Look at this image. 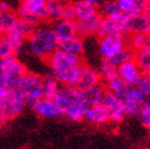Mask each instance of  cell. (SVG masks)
Wrapping results in <instances>:
<instances>
[{"instance_id": "obj_6", "label": "cell", "mask_w": 150, "mask_h": 149, "mask_svg": "<svg viewBox=\"0 0 150 149\" xmlns=\"http://www.w3.org/2000/svg\"><path fill=\"white\" fill-rule=\"evenodd\" d=\"M127 48L126 35L122 34H109L99 38V53L104 60H110L112 56Z\"/></svg>"}, {"instance_id": "obj_19", "label": "cell", "mask_w": 150, "mask_h": 149, "mask_svg": "<svg viewBox=\"0 0 150 149\" xmlns=\"http://www.w3.org/2000/svg\"><path fill=\"white\" fill-rule=\"evenodd\" d=\"M57 49L65 51V53H69L74 56L81 57L82 54L84 53V39L79 35H74L72 38L59 42Z\"/></svg>"}, {"instance_id": "obj_38", "label": "cell", "mask_w": 150, "mask_h": 149, "mask_svg": "<svg viewBox=\"0 0 150 149\" xmlns=\"http://www.w3.org/2000/svg\"><path fill=\"white\" fill-rule=\"evenodd\" d=\"M144 16L150 21V0H144V4H143V12Z\"/></svg>"}, {"instance_id": "obj_11", "label": "cell", "mask_w": 150, "mask_h": 149, "mask_svg": "<svg viewBox=\"0 0 150 149\" xmlns=\"http://www.w3.org/2000/svg\"><path fill=\"white\" fill-rule=\"evenodd\" d=\"M96 35L104 37V35H109V34H122L126 35L125 33V28H123V22L121 21H116V20H111L106 17H100L98 28H96Z\"/></svg>"}, {"instance_id": "obj_37", "label": "cell", "mask_w": 150, "mask_h": 149, "mask_svg": "<svg viewBox=\"0 0 150 149\" xmlns=\"http://www.w3.org/2000/svg\"><path fill=\"white\" fill-rule=\"evenodd\" d=\"M125 110L127 116H138L140 113V105H136V104H128L125 103Z\"/></svg>"}, {"instance_id": "obj_29", "label": "cell", "mask_w": 150, "mask_h": 149, "mask_svg": "<svg viewBox=\"0 0 150 149\" xmlns=\"http://www.w3.org/2000/svg\"><path fill=\"white\" fill-rule=\"evenodd\" d=\"M101 79H104L105 82H109L111 79H114L116 77H118L117 73V67L115 65H112L109 60H104L100 65V70L98 71Z\"/></svg>"}, {"instance_id": "obj_35", "label": "cell", "mask_w": 150, "mask_h": 149, "mask_svg": "<svg viewBox=\"0 0 150 149\" xmlns=\"http://www.w3.org/2000/svg\"><path fill=\"white\" fill-rule=\"evenodd\" d=\"M136 87L143 93L145 99H150V77L149 76H146V74H144V73L142 74V77L138 81Z\"/></svg>"}, {"instance_id": "obj_28", "label": "cell", "mask_w": 150, "mask_h": 149, "mask_svg": "<svg viewBox=\"0 0 150 149\" xmlns=\"http://www.w3.org/2000/svg\"><path fill=\"white\" fill-rule=\"evenodd\" d=\"M62 4L60 0H47L45 4V15L47 20L59 21L61 20V9Z\"/></svg>"}, {"instance_id": "obj_36", "label": "cell", "mask_w": 150, "mask_h": 149, "mask_svg": "<svg viewBox=\"0 0 150 149\" xmlns=\"http://www.w3.org/2000/svg\"><path fill=\"white\" fill-rule=\"evenodd\" d=\"M61 20L66 21H76V12L72 3H64L61 9Z\"/></svg>"}, {"instance_id": "obj_15", "label": "cell", "mask_w": 150, "mask_h": 149, "mask_svg": "<svg viewBox=\"0 0 150 149\" xmlns=\"http://www.w3.org/2000/svg\"><path fill=\"white\" fill-rule=\"evenodd\" d=\"M100 17H101L100 15L96 13V15H94V16L87 17V18H83V20H76L74 23H76L77 35L82 37V38L84 39L86 37H91V35L95 34Z\"/></svg>"}, {"instance_id": "obj_22", "label": "cell", "mask_w": 150, "mask_h": 149, "mask_svg": "<svg viewBox=\"0 0 150 149\" xmlns=\"http://www.w3.org/2000/svg\"><path fill=\"white\" fill-rule=\"evenodd\" d=\"M120 11L125 15H139L143 12V4L144 0H116Z\"/></svg>"}, {"instance_id": "obj_18", "label": "cell", "mask_w": 150, "mask_h": 149, "mask_svg": "<svg viewBox=\"0 0 150 149\" xmlns=\"http://www.w3.org/2000/svg\"><path fill=\"white\" fill-rule=\"evenodd\" d=\"M45 4H47V0H21L18 11L35 15V16H38L43 21V20H47Z\"/></svg>"}, {"instance_id": "obj_40", "label": "cell", "mask_w": 150, "mask_h": 149, "mask_svg": "<svg viewBox=\"0 0 150 149\" xmlns=\"http://www.w3.org/2000/svg\"><path fill=\"white\" fill-rule=\"evenodd\" d=\"M83 1H86L87 4L92 5V6H94V7H98L99 4H100V0H83Z\"/></svg>"}, {"instance_id": "obj_41", "label": "cell", "mask_w": 150, "mask_h": 149, "mask_svg": "<svg viewBox=\"0 0 150 149\" xmlns=\"http://www.w3.org/2000/svg\"><path fill=\"white\" fill-rule=\"evenodd\" d=\"M145 49L150 50V34L146 35V43H145Z\"/></svg>"}, {"instance_id": "obj_44", "label": "cell", "mask_w": 150, "mask_h": 149, "mask_svg": "<svg viewBox=\"0 0 150 149\" xmlns=\"http://www.w3.org/2000/svg\"><path fill=\"white\" fill-rule=\"evenodd\" d=\"M148 34H150V28H149V33H148Z\"/></svg>"}, {"instance_id": "obj_5", "label": "cell", "mask_w": 150, "mask_h": 149, "mask_svg": "<svg viewBox=\"0 0 150 149\" xmlns=\"http://www.w3.org/2000/svg\"><path fill=\"white\" fill-rule=\"evenodd\" d=\"M47 61L49 65L51 76H56V74L61 73L66 69L71 67V66H76V65L82 64L81 57L74 56L69 53H65V51L60 50V49H56L54 53L47 59Z\"/></svg>"}, {"instance_id": "obj_34", "label": "cell", "mask_w": 150, "mask_h": 149, "mask_svg": "<svg viewBox=\"0 0 150 149\" xmlns=\"http://www.w3.org/2000/svg\"><path fill=\"white\" fill-rule=\"evenodd\" d=\"M143 127L150 131V99H146L140 106V113L138 115Z\"/></svg>"}, {"instance_id": "obj_24", "label": "cell", "mask_w": 150, "mask_h": 149, "mask_svg": "<svg viewBox=\"0 0 150 149\" xmlns=\"http://www.w3.org/2000/svg\"><path fill=\"white\" fill-rule=\"evenodd\" d=\"M73 7H74V12H76V20H83V18L91 17L96 13H99L96 7L87 4L83 0H79V1L74 3Z\"/></svg>"}, {"instance_id": "obj_20", "label": "cell", "mask_w": 150, "mask_h": 149, "mask_svg": "<svg viewBox=\"0 0 150 149\" xmlns=\"http://www.w3.org/2000/svg\"><path fill=\"white\" fill-rule=\"evenodd\" d=\"M52 31L55 33V37L59 42L72 38L77 35L76 31V23L73 21H66V20H59L56 21L55 26L52 27Z\"/></svg>"}, {"instance_id": "obj_14", "label": "cell", "mask_w": 150, "mask_h": 149, "mask_svg": "<svg viewBox=\"0 0 150 149\" xmlns=\"http://www.w3.org/2000/svg\"><path fill=\"white\" fill-rule=\"evenodd\" d=\"M84 120L94 125H105L110 122L109 111L103 104H96V105L88 106L84 113Z\"/></svg>"}, {"instance_id": "obj_8", "label": "cell", "mask_w": 150, "mask_h": 149, "mask_svg": "<svg viewBox=\"0 0 150 149\" xmlns=\"http://www.w3.org/2000/svg\"><path fill=\"white\" fill-rule=\"evenodd\" d=\"M32 27H29L28 25H26L25 22H22L20 20H17V22L15 23L11 29L6 33V35L9 37V39L11 40L12 45L15 47V50H16V54L18 51H21V49L23 48V43L25 40L28 39V37L31 35V33L33 32Z\"/></svg>"}, {"instance_id": "obj_26", "label": "cell", "mask_w": 150, "mask_h": 149, "mask_svg": "<svg viewBox=\"0 0 150 149\" xmlns=\"http://www.w3.org/2000/svg\"><path fill=\"white\" fill-rule=\"evenodd\" d=\"M121 98H122L123 103L136 104V105H140V106H142V104L146 100L143 93H142L137 87H127L126 92L123 93Z\"/></svg>"}, {"instance_id": "obj_7", "label": "cell", "mask_w": 150, "mask_h": 149, "mask_svg": "<svg viewBox=\"0 0 150 149\" xmlns=\"http://www.w3.org/2000/svg\"><path fill=\"white\" fill-rule=\"evenodd\" d=\"M101 104L108 109L111 122L120 123L126 118L127 115H126V110H125V103L121 96L106 91Z\"/></svg>"}, {"instance_id": "obj_27", "label": "cell", "mask_w": 150, "mask_h": 149, "mask_svg": "<svg viewBox=\"0 0 150 149\" xmlns=\"http://www.w3.org/2000/svg\"><path fill=\"white\" fill-rule=\"evenodd\" d=\"M133 61L137 64L139 70L145 73L150 70V50L148 49H140L136 51L133 55Z\"/></svg>"}, {"instance_id": "obj_9", "label": "cell", "mask_w": 150, "mask_h": 149, "mask_svg": "<svg viewBox=\"0 0 150 149\" xmlns=\"http://www.w3.org/2000/svg\"><path fill=\"white\" fill-rule=\"evenodd\" d=\"M123 28L126 34H148L150 21L143 13L134 15V16L127 15V18L123 22Z\"/></svg>"}, {"instance_id": "obj_2", "label": "cell", "mask_w": 150, "mask_h": 149, "mask_svg": "<svg viewBox=\"0 0 150 149\" xmlns=\"http://www.w3.org/2000/svg\"><path fill=\"white\" fill-rule=\"evenodd\" d=\"M26 73V66L16 55L0 59V87L17 88Z\"/></svg>"}, {"instance_id": "obj_16", "label": "cell", "mask_w": 150, "mask_h": 149, "mask_svg": "<svg viewBox=\"0 0 150 149\" xmlns=\"http://www.w3.org/2000/svg\"><path fill=\"white\" fill-rule=\"evenodd\" d=\"M18 20L17 13L5 1H0V34H6Z\"/></svg>"}, {"instance_id": "obj_33", "label": "cell", "mask_w": 150, "mask_h": 149, "mask_svg": "<svg viewBox=\"0 0 150 149\" xmlns=\"http://www.w3.org/2000/svg\"><path fill=\"white\" fill-rule=\"evenodd\" d=\"M106 88H108V92H111L118 96H122L127 89V86L123 83V81L120 77H116L114 79L106 82Z\"/></svg>"}, {"instance_id": "obj_13", "label": "cell", "mask_w": 150, "mask_h": 149, "mask_svg": "<svg viewBox=\"0 0 150 149\" xmlns=\"http://www.w3.org/2000/svg\"><path fill=\"white\" fill-rule=\"evenodd\" d=\"M101 84V77L99 72L94 70L91 66L83 65L82 66V71H81V77L77 83V88L79 89H88L95 86Z\"/></svg>"}, {"instance_id": "obj_43", "label": "cell", "mask_w": 150, "mask_h": 149, "mask_svg": "<svg viewBox=\"0 0 150 149\" xmlns=\"http://www.w3.org/2000/svg\"><path fill=\"white\" fill-rule=\"evenodd\" d=\"M144 74H146V76H149V77H150V70H149V71H148V72H145V73H144Z\"/></svg>"}, {"instance_id": "obj_10", "label": "cell", "mask_w": 150, "mask_h": 149, "mask_svg": "<svg viewBox=\"0 0 150 149\" xmlns=\"http://www.w3.org/2000/svg\"><path fill=\"white\" fill-rule=\"evenodd\" d=\"M117 73H118V77L123 81V83L127 87H136L138 81L142 77V74H143V72L139 70L137 64L133 60L120 65L117 67Z\"/></svg>"}, {"instance_id": "obj_25", "label": "cell", "mask_w": 150, "mask_h": 149, "mask_svg": "<svg viewBox=\"0 0 150 149\" xmlns=\"http://www.w3.org/2000/svg\"><path fill=\"white\" fill-rule=\"evenodd\" d=\"M61 84L57 82L54 76H47L44 77V98L54 99L55 96L61 91Z\"/></svg>"}, {"instance_id": "obj_39", "label": "cell", "mask_w": 150, "mask_h": 149, "mask_svg": "<svg viewBox=\"0 0 150 149\" xmlns=\"http://www.w3.org/2000/svg\"><path fill=\"white\" fill-rule=\"evenodd\" d=\"M7 121H9V118L6 117V115H5L4 111H3L1 109H0V128H3L4 126L6 125V122H7Z\"/></svg>"}, {"instance_id": "obj_23", "label": "cell", "mask_w": 150, "mask_h": 149, "mask_svg": "<svg viewBox=\"0 0 150 149\" xmlns=\"http://www.w3.org/2000/svg\"><path fill=\"white\" fill-rule=\"evenodd\" d=\"M101 12L104 15V17L111 18V20L125 22V20L127 18V15H125V13H122L121 11H120L117 3L115 1V0H110V1H106L105 4H103Z\"/></svg>"}, {"instance_id": "obj_17", "label": "cell", "mask_w": 150, "mask_h": 149, "mask_svg": "<svg viewBox=\"0 0 150 149\" xmlns=\"http://www.w3.org/2000/svg\"><path fill=\"white\" fill-rule=\"evenodd\" d=\"M82 66L81 65H76V66H71V67L66 69L65 71H62L61 73L54 76L57 82L64 87H77V83L81 77V71H82Z\"/></svg>"}, {"instance_id": "obj_4", "label": "cell", "mask_w": 150, "mask_h": 149, "mask_svg": "<svg viewBox=\"0 0 150 149\" xmlns=\"http://www.w3.org/2000/svg\"><path fill=\"white\" fill-rule=\"evenodd\" d=\"M26 99V105L32 108L34 103L44 98V77L35 72H28L17 87Z\"/></svg>"}, {"instance_id": "obj_30", "label": "cell", "mask_w": 150, "mask_h": 149, "mask_svg": "<svg viewBox=\"0 0 150 149\" xmlns=\"http://www.w3.org/2000/svg\"><path fill=\"white\" fill-rule=\"evenodd\" d=\"M146 35L148 34H129L127 39V48H129L133 53L144 49L146 43Z\"/></svg>"}, {"instance_id": "obj_12", "label": "cell", "mask_w": 150, "mask_h": 149, "mask_svg": "<svg viewBox=\"0 0 150 149\" xmlns=\"http://www.w3.org/2000/svg\"><path fill=\"white\" fill-rule=\"evenodd\" d=\"M32 109L37 115L44 118H56L61 116V113H60V110L57 109L52 99L42 98L37 103H34Z\"/></svg>"}, {"instance_id": "obj_32", "label": "cell", "mask_w": 150, "mask_h": 149, "mask_svg": "<svg viewBox=\"0 0 150 149\" xmlns=\"http://www.w3.org/2000/svg\"><path fill=\"white\" fill-rule=\"evenodd\" d=\"M133 55H134V53H133V51L129 48H125L123 50L120 51V53H117L115 56H112L109 61L112 65H115L116 67H118L120 65L126 64V62H128V61H132L133 60Z\"/></svg>"}, {"instance_id": "obj_3", "label": "cell", "mask_w": 150, "mask_h": 149, "mask_svg": "<svg viewBox=\"0 0 150 149\" xmlns=\"http://www.w3.org/2000/svg\"><path fill=\"white\" fill-rule=\"evenodd\" d=\"M26 106V99L18 88L0 87V109L9 120L17 117Z\"/></svg>"}, {"instance_id": "obj_1", "label": "cell", "mask_w": 150, "mask_h": 149, "mask_svg": "<svg viewBox=\"0 0 150 149\" xmlns=\"http://www.w3.org/2000/svg\"><path fill=\"white\" fill-rule=\"evenodd\" d=\"M28 50L39 59H47L59 48V40L52 28L49 26H38L27 39Z\"/></svg>"}, {"instance_id": "obj_31", "label": "cell", "mask_w": 150, "mask_h": 149, "mask_svg": "<svg viewBox=\"0 0 150 149\" xmlns=\"http://www.w3.org/2000/svg\"><path fill=\"white\" fill-rule=\"evenodd\" d=\"M16 55V50L6 34H0V59Z\"/></svg>"}, {"instance_id": "obj_21", "label": "cell", "mask_w": 150, "mask_h": 149, "mask_svg": "<svg viewBox=\"0 0 150 149\" xmlns=\"http://www.w3.org/2000/svg\"><path fill=\"white\" fill-rule=\"evenodd\" d=\"M105 93H106V89H105V87L101 84L88 88V89H83V98H84L87 106L101 104Z\"/></svg>"}, {"instance_id": "obj_42", "label": "cell", "mask_w": 150, "mask_h": 149, "mask_svg": "<svg viewBox=\"0 0 150 149\" xmlns=\"http://www.w3.org/2000/svg\"><path fill=\"white\" fill-rule=\"evenodd\" d=\"M148 143H149V145H150V132H149V135H148Z\"/></svg>"}]
</instances>
